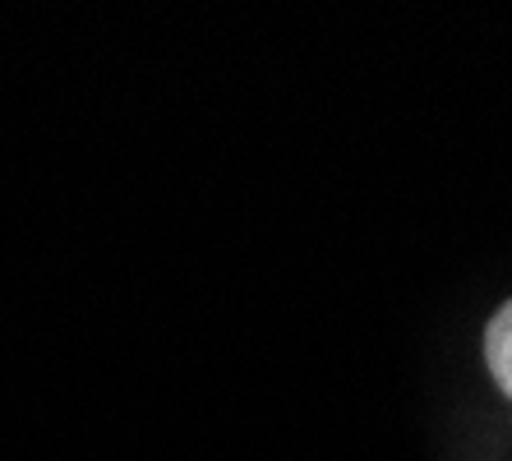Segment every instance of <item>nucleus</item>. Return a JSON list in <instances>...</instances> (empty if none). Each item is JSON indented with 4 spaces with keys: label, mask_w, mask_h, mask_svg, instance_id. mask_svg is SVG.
<instances>
[{
    "label": "nucleus",
    "mask_w": 512,
    "mask_h": 461,
    "mask_svg": "<svg viewBox=\"0 0 512 461\" xmlns=\"http://www.w3.org/2000/svg\"><path fill=\"white\" fill-rule=\"evenodd\" d=\"M485 360H489V374L499 383L503 392L512 397V300L489 319L485 332Z\"/></svg>",
    "instance_id": "obj_1"
}]
</instances>
